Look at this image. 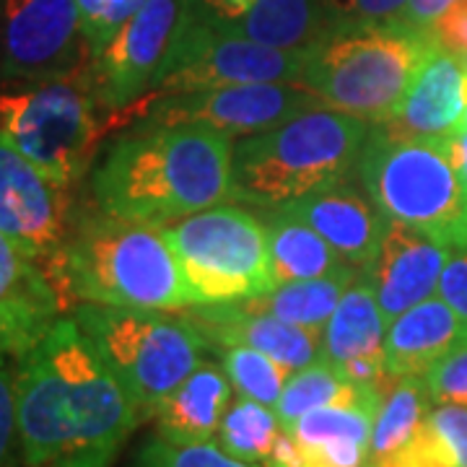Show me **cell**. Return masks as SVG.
Instances as JSON below:
<instances>
[{"mask_svg":"<svg viewBox=\"0 0 467 467\" xmlns=\"http://www.w3.org/2000/svg\"><path fill=\"white\" fill-rule=\"evenodd\" d=\"M16 413L24 467H109L143 420L70 315L16 358Z\"/></svg>","mask_w":467,"mask_h":467,"instance_id":"6da1fadb","label":"cell"},{"mask_svg":"<svg viewBox=\"0 0 467 467\" xmlns=\"http://www.w3.org/2000/svg\"><path fill=\"white\" fill-rule=\"evenodd\" d=\"M232 135L202 122H143L119 135L91 177L112 216L167 226L232 198Z\"/></svg>","mask_w":467,"mask_h":467,"instance_id":"7a4b0ae2","label":"cell"},{"mask_svg":"<svg viewBox=\"0 0 467 467\" xmlns=\"http://www.w3.org/2000/svg\"><path fill=\"white\" fill-rule=\"evenodd\" d=\"M45 275L66 312L86 301L167 312L198 304L164 232L97 202L76 208L66 247Z\"/></svg>","mask_w":467,"mask_h":467,"instance_id":"3957f363","label":"cell"},{"mask_svg":"<svg viewBox=\"0 0 467 467\" xmlns=\"http://www.w3.org/2000/svg\"><path fill=\"white\" fill-rule=\"evenodd\" d=\"M368 130L367 119L317 104L273 130L236 140L232 201L278 208L346 180L358 169Z\"/></svg>","mask_w":467,"mask_h":467,"instance_id":"277c9868","label":"cell"},{"mask_svg":"<svg viewBox=\"0 0 467 467\" xmlns=\"http://www.w3.org/2000/svg\"><path fill=\"white\" fill-rule=\"evenodd\" d=\"M358 177L389 221L413 226L451 252L467 247V201L450 138H405L371 125Z\"/></svg>","mask_w":467,"mask_h":467,"instance_id":"5b68a950","label":"cell"},{"mask_svg":"<svg viewBox=\"0 0 467 467\" xmlns=\"http://www.w3.org/2000/svg\"><path fill=\"white\" fill-rule=\"evenodd\" d=\"M70 317L125 384L143 420L205 361L211 348L187 315L112 304H76Z\"/></svg>","mask_w":467,"mask_h":467,"instance_id":"8992f818","label":"cell"},{"mask_svg":"<svg viewBox=\"0 0 467 467\" xmlns=\"http://www.w3.org/2000/svg\"><path fill=\"white\" fill-rule=\"evenodd\" d=\"M431 47V34L400 24L335 32L309 52L301 84L327 107L379 125L395 115Z\"/></svg>","mask_w":467,"mask_h":467,"instance_id":"52a82bcc","label":"cell"},{"mask_svg":"<svg viewBox=\"0 0 467 467\" xmlns=\"http://www.w3.org/2000/svg\"><path fill=\"white\" fill-rule=\"evenodd\" d=\"M88 81V67L26 81L0 94V135L55 182L73 187L91 171L109 122Z\"/></svg>","mask_w":467,"mask_h":467,"instance_id":"ba28073f","label":"cell"},{"mask_svg":"<svg viewBox=\"0 0 467 467\" xmlns=\"http://www.w3.org/2000/svg\"><path fill=\"white\" fill-rule=\"evenodd\" d=\"M161 232L198 304L252 299L278 288L263 221L236 205L218 202Z\"/></svg>","mask_w":467,"mask_h":467,"instance_id":"9c48e42d","label":"cell"},{"mask_svg":"<svg viewBox=\"0 0 467 467\" xmlns=\"http://www.w3.org/2000/svg\"><path fill=\"white\" fill-rule=\"evenodd\" d=\"M198 14V0H146L88 63V81L109 128L167 76L184 34Z\"/></svg>","mask_w":467,"mask_h":467,"instance_id":"30bf717a","label":"cell"},{"mask_svg":"<svg viewBox=\"0 0 467 467\" xmlns=\"http://www.w3.org/2000/svg\"><path fill=\"white\" fill-rule=\"evenodd\" d=\"M309 52L312 50H281L239 36L223 29L198 3V14L184 34L167 76L146 99L153 104L161 97L218 86L301 81Z\"/></svg>","mask_w":467,"mask_h":467,"instance_id":"8fae6325","label":"cell"},{"mask_svg":"<svg viewBox=\"0 0 467 467\" xmlns=\"http://www.w3.org/2000/svg\"><path fill=\"white\" fill-rule=\"evenodd\" d=\"M86 42L76 0H0V73L42 81L86 70Z\"/></svg>","mask_w":467,"mask_h":467,"instance_id":"7c38bea8","label":"cell"},{"mask_svg":"<svg viewBox=\"0 0 467 467\" xmlns=\"http://www.w3.org/2000/svg\"><path fill=\"white\" fill-rule=\"evenodd\" d=\"M70 190L0 135V234L42 270L66 247L78 208Z\"/></svg>","mask_w":467,"mask_h":467,"instance_id":"4fadbf2b","label":"cell"},{"mask_svg":"<svg viewBox=\"0 0 467 467\" xmlns=\"http://www.w3.org/2000/svg\"><path fill=\"white\" fill-rule=\"evenodd\" d=\"M325 104L312 88L291 84H242L218 86L205 91H187L161 97L143 112V122L177 125V122H202L226 135H257L278 128L281 122Z\"/></svg>","mask_w":467,"mask_h":467,"instance_id":"5bb4252c","label":"cell"},{"mask_svg":"<svg viewBox=\"0 0 467 467\" xmlns=\"http://www.w3.org/2000/svg\"><path fill=\"white\" fill-rule=\"evenodd\" d=\"M450 257V247L413 226L389 221L379 250L361 275L374 288L384 319L392 322L416 304L434 296Z\"/></svg>","mask_w":467,"mask_h":467,"instance_id":"9a60e30c","label":"cell"},{"mask_svg":"<svg viewBox=\"0 0 467 467\" xmlns=\"http://www.w3.org/2000/svg\"><path fill=\"white\" fill-rule=\"evenodd\" d=\"M278 208L309 223L346 263L356 267H367L374 260L389 226V218L371 201L367 187L356 184L353 174Z\"/></svg>","mask_w":467,"mask_h":467,"instance_id":"2e32d148","label":"cell"},{"mask_svg":"<svg viewBox=\"0 0 467 467\" xmlns=\"http://www.w3.org/2000/svg\"><path fill=\"white\" fill-rule=\"evenodd\" d=\"M187 319L201 330L211 348L247 346L263 350L291 371L309 367L322 358V333L284 319L252 312L239 301L198 304L184 309Z\"/></svg>","mask_w":467,"mask_h":467,"instance_id":"e0dca14e","label":"cell"},{"mask_svg":"<svg viewBox=\"0 0 467 467\" xmlns=\"http://www.w3.org/2000/svg\"><path fill=\"white\" fill-rule=\"evenodd\" d=\"M63 315L45 270L0 234V353L24 356Z\"/></svg>","mask_w":467,"mask_h":467,"instance_id":"ac0fdd59","label":"cell"},{"mask_svg":"<svg viewBox=\"0 0 467 467\" xmlns=\"http://www.w3.org/2000/svg\"><path fill=\"white\" fill-rule=\"evenodd\" d=\"M465 107V66L434 42L402 104L379 125L387 133L405 138H450L460 130Z\"/></svg>","mask_w":467,"mask_h":467,"instance_id":"d6986e66","label":"cell"},{"mask_svg":"<svg viewBox=\"0 0 467 467\" xmlns=\"http://www.w3.org/2000/svg\"><path fill=\"white\" fill-rule=\"evenodd\" d=\"M467 340V319L441 296H429L389 322L384 364L389 377H423L439 358Z\"/></svg>","mask_w":467,"mask_h":467,"instance_id":"ffe728a7","label":"cell"},{"mask_svg":"<svg viewBox=\"0 0 467 467\" xmlns=\"http://www.w3.org/2000/svg\"><path fill=\"white\" fill-rule=\"evenodd\" d=\"M232 382L221 364L202 361L153 413L156 434L169 441H211L232 405Z\"/></svg>","mask_w":467,"mask_h":467,"instance_id":"44dd1931","label":"cell"},{"mask_svg":"<svg viewBox=\"0 0 467 467\" xmlns=\"http://www.w3.org/2000/svg\"><path fill=\"white\" fill-rule=\"evenodd\" d=\"M218 24L239 36L281 50H315L333 34L325 0H254L242 18Z\"/></svg>","mask_w":467,"mask_h":467,"instance_id":"7402d4cb","label":"cell"},{"mask_svg":"<svg viewBox=\"0 0 467 467\" xmlns=\"http://www.w3.org/2000/svg\"><path fill=\"white\" fill-rule=\"evenodd\" d=\"M260 218L267 234L270 263L278 285L296 281H315L330 273L346 270V263L337 252L319 236L309 223L291 216L284 208H263Z\"/></svg>","mask_w":467,"mask_h":467,"instance_id":"603a6c76","label":"cell"},{"mask_svg":"<svg viewBox=\"0 0 467 467\" xmlns=\"http://www.w3.org/2000/svg\"><path fill=\"white\" fill-rule=\"evenodd\" d=\"M387 327L374 288L364 275H356L322 330V358L346 367L356 358L384 356Z\"/></svg>","mask_w":467,"mask_h":467,"instance_id":"cb8c5ba5","label":"cell"},{"mask_svg":"<svg viewBox=\"0 0 467 467\" xmlns=\"http://www.w3.org/2000/svg\"><path fill=\"white\" fill-rule=\"evenodd\" d=\"M356 275H358L356 265H350L346 270L330 273L325 278L278 285L270 294L242 299L239 304L252 309V312L273 315V317L291 322V325H301V327L322 333L327 319L333 317L337 301L346 294V288L353 284Z\"/></svg>","mask_w":467,"mask_h":467,"instance_id":"d4e9b609","label":"cell"},{"mask_svg":"<svg viewBox=\"0 0 467 467\" xmlns=\"http://www.w3.org/2000/svg\"><path fill=\"white\" fill-rule=\"evenodd\" d=\"M434 408L423 377H392L371 423L368 462L402 447Z\"/></svg>","mask_w":467,"mask_h":467,"instance_id":"484cf974","label":"cell"},{"mask_svg":"<svg viewBox=\"0 0 467 467\" xmlns=\"http://www.w3.org/2000/svg\"><path fill=\"white\" fill-rule=\"evenodd\" d=\"M281 431L284 426L275 408H267L250 398H236L221 420L216 441L236 460L265 465Z\"/></svg>","mask_w":467,"mask_h":467,"instance_id":"4316f807","label":"cell"},{"mask_svg":"<svg viewBox=\"0 0 467 467\" xmlns=\"http://www.w3.org/2000/svg\"><path fill=\"white\" fill-rule=\"evenodd\" d=\"M218 364L226 371L234 392L239 398H250L275 408L281 400L288 377L294 374L281 361L270 358L263 350L247 348V346H226L218 348Z\"/></svg>","mask_w":467,"mask_h":467,"instance_id":"83f0119b","label":"cell"},{"mask_svg":"<svg viewBox=\"0 0 467 467\" xmlns=\"http://www.w3.org/2000/svg\"><path fill=\"white\" fill-rule=\"evenodd\" d=\"M135 467H260L254 462L236 460L229 451L211 441H169L164 436H153L138 451Z\"/></svg>","mask_w":467,"mask_h":467,"instance_id":"f1b7e54d","label":"cell"},{"mask_svg":"<svg viewBox=\"0 0 467 467\" xmlns=\"http://www.w3.org/2000/svg\"><path fill=\"white\" fill-rule=\"evenodd\" d=\"M91 57L115 36L146 0H76Z\"/></svg>","mask_w":467,"mask_h":467,"instance_id":"f546056e","label":"cell"},{"mask_svg":"<svg viewBox=\"0 0 467 467\" xmlns=\"http://www.w3.org/2000/svg\"><path fill=\"white\" fill-rule=\"evenodd\" d=\"M408 0H325L327 16L335 32L392 26L398 24Z\"/></svg>","mask_w":467,"mask_h":467,"instance_id":"4dcf8cb0","label":"cell"},{"mask_svg":"<svg viewBox=\"0 0 467 467\" xmlns=\"http://www.w3.org/2000/svg\"><path fill=\"white\" fill-rule=\"evenodd\" d=\"M24 465L16 413V358L0 353V467Z\"/></svg>","mask_w":467,"mask_h":467,"instance_id":"1f68e13d","label":"cell"},{"mask_svg":"<svg viewBox=\"0 0 467 467\" xmlns=\"http://www.w3.org/2000/svg\"><path fill=\"white\" fill-rule=\"evenodd\" d=\"M368 467H457V462L451 460L450 450L441 444V439L436 436L426 418L420 429L402 447L379 460H371Z\"/></svg>","mask_w":467,"mask_h":467,"instance_id":"d6a6232c","label":"cell"},{"mask_svg":"<svg viewBox=\"0 0 467 467\" xmlns=\"http://www.w3.org/2000/svg\"><path fill=\"white\" fill-rule=\"evenodd\" d=\"M423 379H426L434 405H441V402L467 405V340L457 348H451L444 358H439L434 367L423 374Z\"/></svg>","mask_w":467,"mask_h":467,"instance_id":"836d02e7","label":"cell"},{"mask_svg":"<svg viewBox=\"0 0 467 467\" xmlns=\"http://www.w3.org/2000/svg\"><path fill=\"white\" fill-rule=\"evenodd\" d=\"M429 423L441 444L450 450L457 467H467V405H434L429 413Z\"/></svg>","mask_w":467,"mask_h":467,"instance_id":"e575fe53","label":"cell"},{"mask_svg":"<svg viewBox=\"0 0 467 467\" xmlns=\"http://www.w3.org/2000/svg\"><path fill=\"white\" fill-rule=\"evenodd\" d=\"M431 39L441 50L451 52L454 57H467V0H457L450 8L436 18L434 26L429 29Z\"/></svg>","mask_w":467,"mask_h":467,"instance_id":"d590c367","label":"cell"},{"mask_svg":"<svg viewBox=\"0 0 467 467\" xmlns=\"http://www.w3.org/2000/svg\"><path fill=\"white\" fill-rule=\"evenodd\" d=\"M439 296L467 319V247L451 252L439 281Z\"/></svg>","mask_w":467,"mask_h":467,"instance_id":"8d00e7d4","label":"cell"},{"mask_svg":"<svg viewBox=\"0 0 467 467\" xmlns=\"http://www.w3.org/2000/svg\"><path fill=\"white\" fill-rule=\"evenodd\" d=\"M451 3H457V0H408L398 24L416 29V32H429L436 18L441 16Z\"/></svg>","mask_w":467,"mask_h":467,"instance_id":"74e56055","label":"cell"},{"mask_svg":"<svg viewBox=\"0 0 467 467\" xmlns=\"http://www.w3.org/2000/svg\"><path fill=\"white\" fill-rule=\"evenodd\" d=\"M198 3L208 16L218 18V21L242 18L254 5V0H198Z\"/></svg>","mask_w":467,"mask_h":467,"instance_id":"f35d334b","label":"cell"},{"mask_svg":"<svg viewBox=\"0 0 467 467\" xmlns=\"http://www.w3.org/2000/svg\"><path fill=\"white\" fill-rule=\"evenodd\" d=\"M450 159L467 201V130H457L454 135H450Z\"/></svg>","mask_w":467,"mask_h":467,"instance_id":"ab89813d","label":"cell"},{"mask_svg":"<svg viewBox=\"0 0 467 467\" xmlns=\"http://www.w3.org/2000/svg\"><path fill=\"white\" fill-rule=\"evenodd\" d=\"M460 130H467V107H465V115H462V122H460Z\"/></svg>","mask_w":467,"mask_h":467,"instance_id":"60d3db41","label":"cell"},{"mask_svg":"<svg viewBox=\"0 0 467 467\" xmlns=\"http://www.w3.org/2000/svg\"><path fill=\"white\" fill-rule=\"evenodd\" d=\"M462 66H465V91H467V57L462 60Z\"/></svg>","mask_w":467,"mask_h":467,"instance_id":"b9f144b4","label":"cell"}]
</instances>
